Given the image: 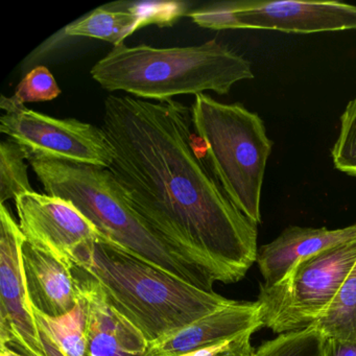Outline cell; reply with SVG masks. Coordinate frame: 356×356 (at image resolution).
<instances>
[{
  "mask_svg": "<svg viewBox=\"0 0 356 356\" xmlns=\"http://www.w3.org/2000/svg\"><path fill=\"white\" fill-rule=\"evenodd\" d=\"M108 170L135 211L214 282H238L257 260V225L229 199L197 149L191 108L109 95Z\"/></svg>",
  "mask_w": 356,
  "mask_h": 356,
  "instance_id": "1",
  "label": "cell"
},
{
  "mask_svg": "<svg viewBox=\"0 0 356 356\" xmlns=\"http://www.w3.org/2000/svg\"><path fill=\"white\" fill-rule=\"evenodd\" d=\"M74 268L89 275L110 304L149 343L233 301L200 289L105 238L81 247L74 255Z\"/></svg>",
  "mask_w": 356,
  "mask_h": 356,
  "instance_id": "2",
  "label": "cell"
},
{
  "mask_svg": "<svg viewBox=\"0 0 356 356\" xmlns=\"http://www.w3.org/2000/svg\"><path fill=\"white\" fill-rule=\"evenodd\" d=\"M90 74L109 92L124 91L158 102L205 91L228 95L236 83L255 76L247 59L216 40L168 49L122 43L99 60Z\"/></svg>",
  "mask_w": 356,
  "mask_h": 356,
  "instance_id": "3",
  "label": "cell"
},
{
  "mask_svg": "<svg viewBox=\"0 0 356 356\" xmlns=\"http://www.w3.org/2000/svg\"><path fill=\"white\" fill-rule=\"evenodd\" d=\"M47 195L72 202L110 243L200 289L214 281L187 261L135 211L107 168L29 159Z\"/></svg>",
  "mask_w": 356,
  "mask_h": 356,
  "instance_id": "4",
  "label": "cell"
},
{
  "mask_svg": "<svg viewBox=\"0 0 356 356\" xmlns=\"http://www.w3.org/2000/svg\"><path fill=\"white\" fill-rule=\"evenodd\" d=\"M193 129L216 180L235 206L261 222L262 186L273 143L257 113L222 104L205 93L191 106Z\"/></svg>",
  "mask_w": 356,
  "mask_h": 356,
  "instance_id": "5",
  "label": "cell"
},
{
  "mask_svg": "<svg viewBox=\"0 0 356 356\" xmlns=\"http://www.w3.org/2000/svg\"><path fill=\"white\" fill-rule=\"evenodd\" d=\"M356 264V239L299 260L276 284L260 285L264 327L275 333L309 328L330 305Z\"/></svg>",
  "mask_w": 356,
  "mask_h": 356,
  "instance_id": "6",
  "label": "cell"
},
{
  "mask_svg": "<svg viewBox=\"0 0 356 356\" xmlns=\"http://www.w3.org/2000/svg\"><path fill=\"white\" fill-rule=\"evenodd\" d=\"M210 30H268L286 34L356 31V7L337 1H232L186 14Z\"/></svg>",
  "mask_w": 356,
  "mask_h": 356,
  "instance_id": "7",
  "label": "cell"
},
{
  "mask_svg": "<svg viewBox=\"0 0 356 356\" xmlns=\"http://www.w3.org/2000/svg\"><path fill=\"white\" fill-rule=\"evenodd\" d=\"M0 132L17 143L29 159L59 160L109 168L113 149L102 128L74 118H51L12 103L3 95Z\"/></svg>",
  "mask_w": 356,
  "mask_h": 356,
  "instance_id": "8",
  "label": "cell"
},
{
  "mask_svg": "<svg viewBox=\"0 0 356 356\" xmlns=\"http://www.w3.org/2000/svg\"><path fill=\"white\" fill-rule=\"evenodd\" d=\"M26 237L5 204L0 206V346L26 356H47L29 299L22 261Z\"/></svg>",
  "mask_w": 356,
  "mask_h": 356,
  "instance_id": "9",
  "label": "cell"
},
{
  "mask_svg": "<svg viewBox=\"0 0 356 356\" xmlns=\"http://www.w3.org/2000/svg\"><path fill=\"white\" fill-rule=\"evenodd\" d=\"M14 201L19 218L18 225L26 243L72 266L81 247L105 238L68 200L34 191L22 193Z\"/></svg>",
  "mask_w": 356,
  "mask_h": 356,
  "instance_id": "10",
  "label": "cell"
},
{
  "mask_svg": "<svg viewBox=\"0 0 356 356\" xmlns=\"http://www.w3.org/2000/svg\"><path fill=\"white\" fill-rule=\"evenodd\" d=\"M258 302H237L207 314L187 326L149 341L143 356H179L204 349L261 328Z\"/></svg>",
  "mask_w": 356,
  "mask_h": 356,
  "instance_id": "11",
  "label": "cell"
},
{
  "mask_svg": "<svg viewBox=\"0 0 356 356\" xmlns=\"http://www.w3.org/2000/svg\"><path fill=\"white\" fill-rule=\"evenodd\" d=\"M74 273L88 306V356H143L149 346L143 333L110 304L89 275L76 268Z\"/></svg>",
  "mask_w": 356,
  "mask_h": 356,
  "instance_id": "12",
  "label": "cell"
},
{
  "mask_svg": "<svg viewBox=\"0 0 356 356\" xmlns=\"http://www.w3.org/2000/svg\"><path fill=\"white\" fill-rule=\"evenodd\" d=\"M183 3H129L124 8L101 7L64 29L66 36L88 37L111 43H124L127 37L147 26H172L186 15Z\"/></svg>",
  "mask_w": 356,
  "mask_h": 356,
  "instance_id": "13",
  "label": "cell"
},
{
  "mask_svg": "<svg viewBox=\"0 0 356 356\" xmlns=\"http://www.w3.org/2000/svg\"><path fill=\"white\" fill-rule=\"evenodd\" d=\"M22 261L31 305L49 316L74 309L81 297L74 266L49 252L24 243Z\"/></svg>",
  "mask_w": 356,
  "mask_h": 356,
  "instance_id": "14",
  "label": "cell"
},
{
  "mask_svg": "<svg viewBox=\"0 0 356 356\" xmlns=\"http://www.w3.org/2000/svg\"><path fill=\"white\" fill-rule=\"evenodd\" d=\"M355 239L356 224L334 230L289 227L275 241L258 250L256 262L264 277V284H276L303 258Z\"/></svg>",
  "mask_w": 356,
  "mask_h": 356,
  "instance_id": "15",
  "label": "cell"
},
{
  "mask_svg": "<svg viewBox=\"0 0 356 356\" xmlns=\"http://www.w3.org/2000/svg\"><path fill=\"white\" fill-rule=\"evenodd\" d=\"M33 314L47 356H88V306L82 293L74 309L63 316H47L35 308Z\"/></svg>",
  "mask_w": 356,
  "mask_h": 356,
  "instance_id": "16",
  "label": "cell"
},
{
  "mask_svg": "<svg viewBox=\"0 0 356 356\" xmlns=\"http://www.w3.org/2000/svg\"><path fill=\"white\" fill-rule=\"evenodd\" d=\"M310 327L327 339L356 343V264L330 305Z\"/></svg>",
  "mask_w": 356,
  "mask_h": 356,
  "instance_id": "17",
  "label": "cell"
},
{
  "mask_svg": "<svg viewBox=\"0 0 356 356\" xmlns=\"http://www.w3.org/2000/svg\"><path fill=\"white\" fill-rule=\"evenodd\" d=\"M28 154L12 140L0 143V202L15 200L22 193H34L29 180Z\"/></svg>",
  "mask_w": 356,
  "mask_h": 356,
  "instance_id": "18",
  "label": "cell"
},
{
  "mask_svg": "<svg viewBox=\"0 0 356 356\" xmlns=\"http://www.w3.org/2000/svg\"><path fill=\"white\" fill-rule=\"evenodd\" d=\"M326 341L321 331L309 327L264 341L255 350L254 356H325Z\"/></svg>",
  "mask_w": 356,
  "mask_h": 356,
  "instance_id": "19",
  "label": "cell"
},
{
  "mask_svg": "<svg viewBox=\"0 0 356 356\" xmlns=\"http://www.w3.org/2000/svg\"><path fill=\"white\" fill-rule=\"evenodd\" d=\"M331 157L337 170L356 178V95L341 114V128Z\"/></svg>",
  "mask_w": 356,
  "mask_h": 356,
  "instance_id": "20",
  "label": "cell"
},
{
  "mask_svg": "<svg viewBox=\"0 0 356 356\" xmlns=\"http://www.w3.org/2000/svg\"><path fill=\"white\" fill-rule=\"evenodd\" d=\"M60 95L61 89L53 74L45 66H38L22 79L10 99L15 105L26 106V103L53 101Z\"/></svg>",
  "mask_w": 356,
  "mask_h": 356,
  "instance_id": "21",
  "label": "cell"
},
{
  "mask_svg": "<svg viewBox=\"0 0 356 356\" xmlns=\"http://www.w3.org/2000/svg\"><path fill=\"white\" fill-rule=\"evenodd\" d=\"M251 337V333H247V334L241 335V337H236V339L222 341V343H216V345L210 346V347L204 348V349L188 352V353L182 354V355L179 356H224L228 352L241 347L247 341H250Z\"/></svg>",
  "mask_w": 356,
  "mask_h": 356,
  "instance_id": "22",
  "label": "cell"
},
{
  "mask_svg": "<svg viewBox=\"0 0 356 356\" xmlns=\"http://www.w3.org/2000/svg\"><path fill=\"white\" fill-rule=\"evenodd\" d=\"M325 356H356V343L327 339Z\"/></svg>",
  "mask_w": 356,
  "mask_h": 356,
  "instance_id": "23",
  "label": "cell"
},
{
  "mask_svg": "<svg viewBox=\"0 0 356 356\" xmlns=\"http://www.w3.org/2000/svg\"><path fill=\"white\" fill-rule=\"evenodd\" d=\"M254 352H255V350L252 348L251 343L247 341V343H243L241 347L236 348V349L225 354L224 356H254Z\"/></svg>",
  "mask_w": 356,
  "mask_h": 356,
  "instance_id": "24",
  "label": "cell"
},
{
  "mask_svg": "<svg viewBox=\"0 0 356 356\" xmlns=\"http://www.w3.org/2000/svg\"><path fill=\"white\" fill-rule=\"evenodd\" d=\"M0 356H26L24 354L19 353V352L15 351L12 348L8 347V346H0Z\"/></svg>",
  "mask_w": 356,
  "mask_h": 356,
  "instance_id": "25",
  "label": "cell"
}]
</instances>
